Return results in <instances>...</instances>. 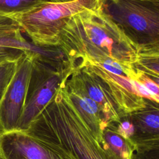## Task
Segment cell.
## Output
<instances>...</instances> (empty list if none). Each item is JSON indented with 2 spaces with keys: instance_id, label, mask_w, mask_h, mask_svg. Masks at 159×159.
Returning a JSON list of instances; mask_svg holds the SVG:
<instances>
[{
  "instance_id": "cell-3",
  "label": "cell",
  "mask_w": 159,
  "mask_h": 159,
  "mask_svg": "<svg viewBox=\"0 0 159 159\" xmlns=\"http://www.w3.org/2000/svg\"><path fill=\"white\" fill-rule=\"evenodd\" d=\"M103 0H74L47 2L24 13L9 17L31 42L42 47H57L60 32L73 15L101 6Z\"/></svg>"
},
{
  "instance_id": "cell-9",
  "label": "cell",
  "mask_w": 159,
  "mask_h": 159,
  "mask_svg": "<svg viewBox=\"0 0 159 159\" xmlns=\"http://www.w3.org/2000/svg\"><path fill=\"white\" fill-rule=\"evenodd\" d=\"M106 141L111 148L122 159H130L131 151L129 147L124 140L118 135L112 132H107L106 134Z\"/></svg>"
},
{
  "instance_id": "cell-12",
  "label": "cell",
  "mask_w": 159,
  "mask_h": 159,
  "mask_svg": "<svg viewBox=\"0 0 159 159\" xmlns=\"http://www.w3.org/2000/svg\"><path fill=\"white\" fill-rule=\"evenodd\" d=\"M23 53L24 52L17 49H9L0 52V64L6 61L17 60Z\"/></svg>"
},
{
  "instance_id": "cell-10",
  "label": "cell",
  "mask_w": 159,
  "mask_h": 159,
  "mask_svg": "<svg viewBox=\"0 0 159 159\" xmlns=\"http://www.w3.org/2000/svg\"><path fill=\"white\" fill-rule=\"evenodd\" d=\"M17 60L6 61L0 64V101L14 74Z\"/></svg>"
},
{
  "instance_id": "cell-2",
  "label": "cell",
  "mask_w": 159,
  "mask_h": 159,
  "mask_svg": "<svg viewBox=\"0 0 159 159\" xmlns=\"http://www.w3.org/2000/svg\"><path fill=\"white\" fill-rule=\"evenodd\" d=\"M69 62H98L107 58L134 68L137 45L102 10L101 6L71 16L62 27L57 46Z\"/></svg>"
},
{
  "instance_id": "cell-11",
  "label": "cell",
  "mask_w": 159,
  "mask_h": 159,
  "mask_svg": "<svg viewBox=\"0 0 159 159\" xmlns=\"http://www.w3.org/2000/svg\"><path fill=\"white\" fill-rule=\"evenodd\" d=\"M133 85L136 90L137 94L139 97H145L155 101L157 102H158V98L153 95L146 87L140 81L135 80V79H132Z\"/></svg>"
},
{
  "instance_id": "cell-7",
  "label": "cell",
  "mask_w": 159,
  "mask_h": 159,
  "mask_svg": "<svg viewBox=\"0 0 159 159\" xmlns=\"http://www.w3.org/2000/svg\"><path fill=\"white\" fill-rule=\"evenodd\" d=\"M79 70L80 72L79 71L78 75L83 80H80V83L84 85V91L88 93L89 98L104 107V111L107 112L109 117V112H111L115 118L117 117L114 105L109 103L111 102L109 92H107V89L98 83L93 82L91 73L86 67L81 66Z\"/></svg>"
},
{
  "instance_id": "cell-8",
  "label": "cell",
  "mask_w": 159,
  "mask_h": 159,
  "mask_svg": "<svg viewBox=\"0 0 159 159\" xmlns=\"http://www.w3.org/2000/svg\"><path fill=\"white\" fill-rule=\"evenodd\" d=\"M48 0H0V17L12 16L29 11Z\"/></svg>"
},
{
  "instance_id": "cell-1",
  "label": "cell",
  "mask_w": 159,
  "mask_h": 159,
  "mask_svg": "<svg viewBox=\"0 0 159 159\" xmlns=\"http://www.w3.org/2000/svg\"><path fill=\"white\" fill-rule=\"evenodd\" d=\"M104 122L81 111L60 85L25 130L57 143L77 159H122L106 142Z\"/></svg>"
},
{
  "instance_id": "cell-14",
  "label": "cell",
  "mask_w": 159,
  "mask_h": 159,
  "mask_svg": "<svg viewBox=\"0 0 159 159\" xmlns=\"http://www.w3.org/2000/svg\"><path fill=\"white\" fill-rule=\"evenodd\" d=\"M119 131L121 135H122L124 137L127 138L133 134L134 131V126L129 122L125 121L121 124L119 127Z\"/></svg>"
},
{
  "instance_id": "cell-15",
  "label": "cell",
  "mask_w": 159,
  "mask_h": 159,
  "mask_svg": "<svg viewBox=\"0 0 159 159\" xmlns=\"http://www.w3.org/2000/svg\"><path fill=\"white\" fill-rule=\"evenodd\" d=\"M144 122L145 124L152 129H158L159 126V120H158V114H148L145 119Z\"/></svg>"
},
{
  "instance_id": "cell-4",
  "label": "cell",
  "mask_w": 159,
  "mask_h": 159,
  "mask_svg": "<svg viewBox=\"0 0 159 159\" xmlns=\"http://www.w3.org/2000/svg\"><path fill=\"white\" fill-rule=\"evenodd\" d=\"M101 7L137 45H159V3L103 0Z\"/></svg>"
},
{
  "instance_id": "cell-6",
  "label": "cell",
  "mask_w": 159,
  "mask_h": 159,
  "mask_svg": "<svg viewBox=\"0 0 159 159\" xmlns=\"http://www.w3.org/2000/svg\"><path fill=\"white\" fill-rule=\"evenodd\" d=\"M34 57L33 55L23 53L17 60L14 74L0 101L1 132L17 129L24 110Z\"/></svg>"
},
{
  "instance_id": "cell-16",
  "label": "cell",
  "mask_w": 159,
  "mask_h": 159,
  "mask_svg": "<svg viewBox=\"0 0 159 159\" xmlns=\"http://www.w3.org/2000/svg\"><path fill=\"white\" fill-rule=\"evenodd\" d=\"M48 1L51 2H65L72 1L74 0H48Z\"/></svg>"
},
{
  "instance_id": "cell-17",
  "label": "cell",
  "mask_w": 159,
  "mask_h": 159,
  "mask_svg": "<svg viewBox=\"0 0 159 159\" xmlns=\"http://www.w3.org/2000/svg\"><path fill=\"white\" fill-rule=\"evenodd\" d=\"M141 1H150V2H157V3H159V0H141Z\"/></svg>"
},
{
  "instance_id": "cell-13",
  "label": "cell",
  "mask_w": 159,
  "mask_h": 159,
  "mask_svg": "<svg viewBox=\"0 0 159 159\" xmlns=\"http://www.w3.org/2000/svg\"><path fill=\"white\" fill-rule=\"evenodd\" d=\"M142 82H141L146 88L155 96L158 98V85L155 81L148 77H143Z\"/></svg>"
},
{
  "instance_id": "cell-18",
  "label": "cell",
  "mask_w": 159,
  "mask_h": 159,
  "mask_svg": "<svg viewBox=\"0 0 159 159\" xmlns=\"http://www.w3.org/2000/svg\"><path fill=\"white\" fill-rule=\"evenodd\" d=\"M0 132H1V130H0Z\"/></svg>"
},
{
  "instance_id": "cell-5",
  "label": "cell",
  "mask_w": 159,
  "mask_h": 159,
  "mask_svg": "<svg viewBox=\"0 0 159 159\" xmlns=\"http://www.w3.org/2000/svg\"><path fill=\"white\" fill-rule=\"evenodd\" d=\"M0 159H77L60 144L25 130L0 132Z\"/></svg>"
}]
</instances>
